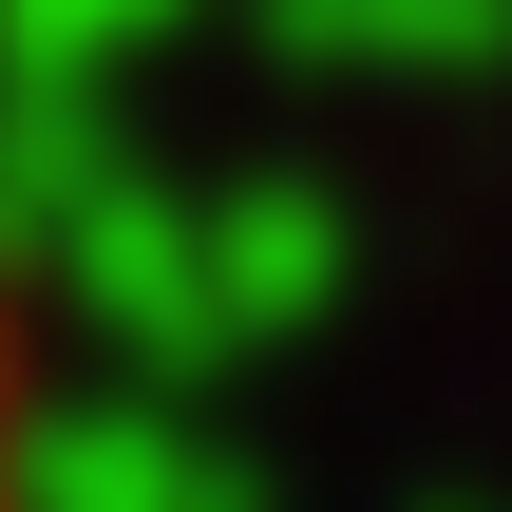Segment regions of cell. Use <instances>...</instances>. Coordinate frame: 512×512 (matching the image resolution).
<instances>
[{
  "label": "cell",
  "mask_w": 512,
  "mask_h": 512,
  "mask_svg": "<svg viewBox=\"0 0 512 512\" xmlns=\"http://www.w3.org/2000/svg\"><path fill=\"white\" fill-rule=\"evenodd\" d=\"M0 512H19V342H0Z\"/></svg>",
  "instance_id": "obj_4"
},
{
  "label": "cell",
  "mask_w": 512,
  "mask_h": 512,
  "mask_svg": "<svg viewBox=\"0 0 512 512\" xmlns=\"http://www.w3.org/2000/svg\"><path fill=\"white\" fill-rule=\"evenodd\" d=\"M19 512H247V475L171 399H95L76 437H19Z\"/></svg>",
  "instance_id": "obj_1"
},
{
  "label": "cell",
  "mask_w": 512,
  "mask_h": 512,
  "mask_svg": "<svg viewBox=\"0 0 512 512\" xmlns=\"http://www.w3.org/2000/svg\"><path fill=\"white\" fill-rule=\"evenodd\" d=\"M266 38L323 57V76H361V57H380V76H475L512 38V0H266Z\"/></svg>",
  "instance_id": "obj_2"
},
{
  "label": "cell",
  "mask_w": 512,
  "mask_h": 512,
  "mask_svg": "<svg viewBox=\"0 0 512 512\" xmlns=\"http://www.w3.org/2000/svg\"><path fill=\"white\" fill-rule=\"evenodd\" d=\"M152 19H190V0H0V57H38V76H114Z\"/></svg>",
  "instance_id": "obj_3"
}]
</instances>
